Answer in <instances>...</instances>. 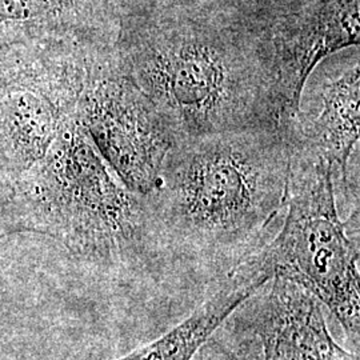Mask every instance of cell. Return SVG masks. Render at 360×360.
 Here are the masks:
<instances>
[{
    "mask_svg": "<svg viewBox=\"0 0 360 360\" xmlns=\"http://www.w3.org/2000/svg\"><path fill=\"white\" fill-rule=\"evenodd\" d=\"M287 131L276 126L178 143L147 198L174 283L211 294L269 240L285 207Z\"/></svg>",
    "mask_w": 360,
    "mask_h": 360,
    "instance_id": "obj_1",
    "label": "cell"
},
{
    "mask_svg": "<svg viewBox=\"0 0 360 360\" xmlns=\"http://www.w3.org/2000/svg\"><path fill=\"white\" fill-rule=\"evenodd\" d=\"M117 63L153 102L176 144L279 127L262 37L188 19L120 23Z\"/></svg>",
    "mask_w": 360,
    "mask_h": 360,
    "instance_id": "obj_2",
    "label": "cell"
},
{
    "mask_svg": "<svg viewBox=\"0 0 360 360\" xmlns=\"http://www.w3.org/2000/svg\"><path fill=\"white\" fill-rule=\"evenodd\" d=\"M3 217L19 233L55 240L90 270L150 285L174 284L147 198L122 183L75 115L46 156L15 179Z\"/></svg>",
    "mask_w": 360,
    "mask_h": 360,
    "instance_id": "obj_3",
    "label": "cell"
},
{
    "mask_svg": "<svg viewBox=\"0 0 360 360\" xmlns=\"http://www.w3.org/2000/svg\"><path fill=\"white\" fill-rule=\"evenodd\" d=\"M285 215L279 232L240 266L266 281L296 284L315 296L360 349L359 208L343 221L333 168L290 148Z\"/></svg>",
    "mask_w": 360,
    "mask_h": 360,
    "instance_id": "obj_4",
    "label": "cell"
},
{
    "mask_svg": "<svg viewBox=\"0 0 360 360\" xmlns=\"http://www.w3.org/2000/svg\"><path fill=\"white\" fill-rule=\"evenodd\" d=\"M96 51L58 41L0 47V156L13 179L46 156L75 115Z\"/></svg>",
    "mask_w": 360,
    "mask_h": 360,
    "instance_id": "obj_5",
    "label": "cell"
},
{
    "mask_svg": "<svg viewBox=\"0 0 360 360\" xmlns=\"http://www.w3.org/2000/svg\"><path fill=\"white\" fill-rule=\"evenodd\" d=\"M75 116L129 190L142 196L153 193L176 141L153 102L117 63L114 46L91 56Z\"/></svg>",
    "mask_w": 360,
    "mask_h": 360,
    "instance_id": "obj_6",
    "label": "cell"
},
{
    "mask_svg": "<svg viewBox=\"0 0 360 360\" xmlns=\"http://www.w3.org/2000/svg\"><path fill=\"white\" fill-rule=\"evenodd\" d=\"M262 39L269 53L279 127L287 131L300 112L315 67L335 52L359 44V0H318Z\"/></svg>",
    "mask_w": 360,
    "mask_h": 360,
    "instance_id": "obj_7",
    "label": "cell"
},
{
    "mask_svg": "<svg viewBox=\"0 0 360 360\" xmlns=\"http://www.w3.org/2000/svg\"><path fill=\"white\" fill-rule=\"evenodd\" d=\"M232 316L257 338L263 360H360L336 343L322 303L283 279L267 281Z\"/></svg>",
    "mask_w": 360,
    "mask_h": 360,
    "instance_id": "obj_8",
    "label": "cell"
},
{
    "mask_svg": "<svg viewBox=\"0 0 360 360\" xmlns=\"http://www.w3.org/2000/svg\"><path fill=\"white\" fill-rule=\"evenodd\" d=\"M318 92L316 115L299 112L287 129L292 151L323 159L333 168L334 186L351 205L359 208V181L351 179V159L359 146V56L342 72L328 77Z\"/></svg>",
    "mask_w": 360,
    "mask_h": 360,
    "instance_id": "obj_9",
    "label": "cell"
},
{
    "mask_svg": "<svg viewBox=\"0 0 360 360\" xmlns=\"http://www.w3.org/2000/svg\"><path fill=\"white\" fill-rule=\"evenodd\" d=\"M115 0H0V47L58 41L99 50L117 32Z\"/></svg>",
    "mask_w": 360,
    "mask_h": 360,
    "instance_id": "obj_10",
    "label": "cell"
},
{
    "mask_svg": "<svg viewBox=\"0 0 360 360\" xmlns=\"http://www.w3.org/2000/svg\"><path fill=\"white\" fill-rule=\"evenodd\" d=\"M266 282L251 271L236 269L179 324L114 360H193L207 339Z\"/></svg>",
    "mask_w": 360,
    "mask_h": 360,
    "instance_id": "obj_11",
    "label": "cell"
},
{
    "mask_svg": "<svg viewBox=\"0 0 360 360\" xmlns=\"http://www.w3.org/2000/svg\"><path fill=\"white\" fill-rule=\"evenodd\" d=\"M257 340L232 316L199 348L193 360H257Z\"/></svg>",
    "mask_w": 360,
    "mask_h": 360,
    "instance_id": "obj_12",
    "label": "cell"
},
{
    "mask_svg": "<svg viewBox=\"0 0 360 360\" xmlns=\"http://www.w3.org/2000/svg\"><path fill=\"white\" fill-rule=\"evenodd\" d=\"M13 175L8 172L7 167L4 166V162L0 156V215L3 217L7 207L10 206L13 193Z\"/></svg>",
    "mask_w": 360,
    "mask_h": 360,
    "instance_id": "obj_13",
    "label": "cell"
},
{
    "mask_svg": "<svg viewBox=\"0 0 360 360\" xmlns=\"http://www.w3.org/2000/svg\"><path fill=\"white\" fill-rule=\"evenodd\" d=\"M13 233H19L18 230L13 226V223L10 220L0 215V243L1 240H4L7 236L13 235Z\"/></svg>",
    "mask_w": 360,
    "mask_h": 360,
    "instance_id": "obj_14",
    "label": "cell"
}]
</instances>
